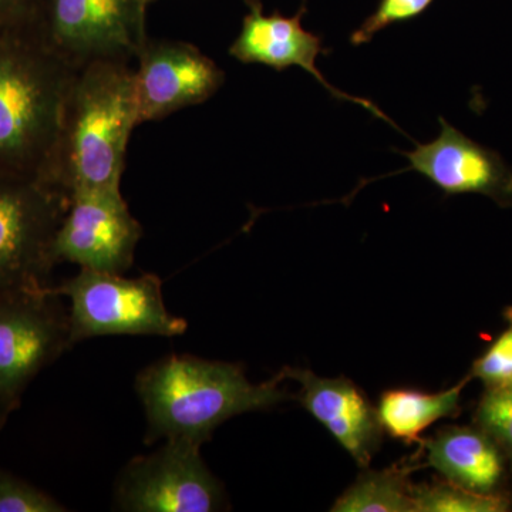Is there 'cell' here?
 <instances>
[{"mask_svg":"<svg viewBox=\"0 0 512 512\" xmlns=\"http://www.w3.org/2000/svg\"><path fill=\"white\" fill-rule=\"evenodd\" d=\"M279 372L252 383L238 363L170 355L138 373L136 392L146 410V443L158 439L202 447L232 417L261 412L292 399Z\"/></svg>","mask_w":512,"mask_h":512,"instance_id":"cell-1","label":"cell"},{"mask_svg":"<svg viewBox=\"0 0 512 512\" xmlns=\"http://www.w3.org/2000/svg\"><path fill=\"white\" fill-rule=\"evenodd\" d=\"M138 126L130 63L77 69L64 103L52 183L69 197L77 191L120 190L128 141Z\"/></svg>","mask_w":512,"mask_h":512,"instance_id":"cell-2","label":"cell"},{"mask_svg":"<svg viewBox=\"0 0 512 512\" xmlns=\"http://www.w3.org/2000/svg\"><path fill=\"white\" fill-rule=\"evenodd\" d=\"M74 73L32 29L0 30V174L52 183Z\"/></svg>","mask_w":512,"mask_h":512,"instance_id":"cell-3","label":"cell"},{"mask_svg":"<svg viewBox=\"0 0 512 512\" xmlns=\"http://www.w3.org/2000/svg\"><path fill=\"white\" fill-rule=\"evenodd\" d=\"M50 292L70 299V338L73 346L100 336H161L187 332L188 323L165 308L163 282L157 275L138 278L80 269L79 274Z\"/></svg>","mask_w":512,"mask_h":512,"instance_id":"cell-4","label":"cell"},{"mask_svg":"<svg viewBox=\"0 0 512 512\" xmlns=\"http://www.w3.org/2000/svg\"><path fill=\"white\" fill-rule=\"evenodd\" d=\"M148 0H43L32 29L74 70L136 59L147 42Z\"/></svg>","mask_w":512,"mask_h":512,"instance_id":"cell-5","label":"cell"},{"mask_svg":"<svg viewBox=\"0 0 512 512\" xmlns=\"http://www.w3.org/2000/svg\"><path fill=\"white\" fill-rule=\"evenodd\" d=\"M70 197L39 178L0 174V292L49 286Z\"/></svg>","mask_w":512,"mask_h":512,"instance_id":"cell-6","label":"cell"},{"mask_svg":"<svg viewBox=\"0 0 512 512\" xmlns=\"http://www.w3.org/2000/svg\"><path fill=\"white\" fill-rule=\"evenodd\" d=\"M114 504L126 512H215L227 508V495L202 460L201 447L167 440L123 468Z\"/></svg>","mask_w":512,"mask_h":512,"instance_id":"cell-7","label":"cell"},{"mask_svg":"<svg viewBox=\"0 0 512 512\" xmlns=\"http://www.w3.org/2000/svg\"><path fill=\"white\" fill-rule=\"evenodd\" d=\"M49 288L0 292V392L18 403L36 376L73 348L69 312Z\"/></svg>","mask_w":512,"mask_h":512,"instance_id":"cell-8","label":"cell"},{"mask_svg":"<svg viewBox=\"0 0 512 512\" xmlns=\"http://www.w3.org/2000/svg\"><path fill=\"white\" fill-rule=\"evenodd\" d=\"M140 222L121 190H86L70 195L69 208L53 242L55 264L124 275L134 264Z\"/></svg>","mask_w":512,"mask_h":512,"instance_id":"cell-9","label":"cell"},{"mask_svg":"<svg viewBox=\"0 0 512 512\" xmlns=\"http://www.w3.org/2000/svg\"><path fill=\"white\" fill-rule=\"evenodd\" d=\"M136 60L134 94L140 124L205 103L225 82L224 70L187 42L147 39Z\"/></svg>","mask_w":512,"mask_h":512,"instance_id":"cell-10","label":"cell"},{"mask_svg":"<svg viewBox=\"0 0 512 512\" xmlns=\"http://www.w3.org/2000/svg\"><path fill=\"white\" fill-rule=\"evenodd\" d=\"M439 121L441 133L436 140L402 153L410 165L400 173L416 171L446 195L480 194L498 207L512 208V165L497 151L464 136L443 117Z\"/></svg>","mask_w":512,"mask_h":512,"instance_id":"cell-11","label":"cell"},{"mask_svg":"<svg viewBox=\"0 0 512 512\" xmlns=\"http://www.w3.org/2000/svg\"><path fill=\"white\" fill-rule=\"evenodd\" d=\"M281 372L286 380H295L301 386L295 399L303 409L329 431L357 466L369 467L382 446L384 431L366 393L343 376L329 379L309 369L289 366Z\"/></svg>","mask_w":512,"mask_h":512,"instance_id":"cell-12","label":"cell"},{"mask_svg":"<svg viewBox=\"0 0 512 512\" xmlns=\"http://www.w3.org/2000/svg\"><path fill=\"white\" fill-rule=\"evenodd\" d=\"M248 6L249 12L242 22L241 33L229 46V56L244 64H264L276 72H284L293 66L301 67L336 99L360 104L379 119L393 124L372 101L340 92L320 74L316 60L320 55H329V50L322 46L320 36L303 29L301 19L305 9L302 8L292 18H285L279 13L265 15L259 0H248Z\"/></svg>","mask_w":512,"mask_h":512,"instance_id":"cell-13","label":"cell"},{"mask_svg":"<svg viewBox=\"0 0 512 512\" xmlns=\"http://www.w3.org/2000/svg\"><path fill=\"white\" fill-rule=\"evenodd\" d=\"M427 466L448 483L480 494H504L511 466L503 448L474 426H447L421 441Z\"/></svg>","mask_w":512,"mask_h":512,"instance_id":"cell-14","label":"cell"},{"mask_svg":"<svg viewBox=\"0 0 512 512\" xmlns=\"http://www.w3.org/2000/svg\"><path fill=\"white\" fill-rule=\"evenodd\" d=\"M471 380L473 377L468 373L454 386L436 393L386 390L376 407L384 434L407 444L421 443L424 431L437 421L460 414L461 396Z\"/></svg>","mask_w":512,"mask_h":512,"instance_id":"cell-15","label":"cell"},{"mask_svg":"<svg viewBox=\"0 0 512 512\" xmlns=\"http://www.w3.org/2000/svg\"><path fill=\"white\" fill-rule=\"evenodd\" d=\"M413 466H392L372 471L363 468L355 483L343 491L332 512H416L410 474Z\"/></svg>","mask_w":512,"mask_h":512,"instance_id":"cell-16","label":"cell"},{"mask_svg":"<svg viewBox=\"0 0 512 512\" xmlns=\"http://www.w3.org/2000/svg\"><path fill=\"white\" fill-rule=\"evenodd\" d=\"M416 512H507L511 498L507 494H480L446 480L413 485Z\"/></svg>","mask_w":512,"mask_h":512,"instance_id":"cell-17","label":"cell"},{"mask_svg":"<svg viewBox=\"0 0 512 512\" xmlns=\"http://www.w3.org/2000/svg\"><path fill=\"white\" fill-rule=\"evenodd\" d=\"M505 329L478 357L470 369L473 379L483 382L485 390L512 386V306L504 311Z\"/></svg>","mask_w":512,"mask_h":512,"instance_id":"cell-18","label":"cell"},{"mask_svg":"<svg viewBox=\"0 0 512 512\" xmlns=\"http://www.w3.org/2000/svg\"><path fill=\"white\" fill-rule=\"evenodd\" d=\"M474 424L500 444L512 470V386L485 390L474 413Z\"/></svg>","mask_w":512,"mask_h":512,"instance_id":"cell-19","label":"cell"},{"mask_svg":"<svg viewBox=\"0 0 512 512\" xmlns=\"http://www.w3.org/2000/svg\"><path fill=\"white\" fill-rule=\"evenodd\" d=\"M46 491L0 467V512H66Z\"/></svg>","mask_w":512,"mask_h":512,"instance_id":"cell-20","label":"cell"},{"mask_svg":"<svg viewBox=\"0 0 512 512\" xmlns=\"http://www.w3.org/2000/svg\"><path fill=\"white\" fill-rule=\"evenodd\" d=\"M433 0H382L379 8L370 18H367L353 35L350 36L352 45H366L380 30L396 22H404L421 15Z\"/></svg>","mask_w":512,"mask_h":512,"instance_id":"cell-21","label":"cell"},{"mask_svg":"<svg viewBox=\"0 0 512 512\" xmlns=\"http://www.w3.org/2000/svg\"><path fill=\"white\" fill-rule=\"evenodd\" d=\"M42 5L43 0H0V30L32 28Z\"/></svg>","mask_w":512,"mask_h":512,"instance_id":"cell-22","label":"cell"},{"mask_svg":"<svg viewBox=\"0 0 512 512\" xmlns=\"http://www.w3.org/2000/svg\"><path fill=\"white\" fill-rule=\"evenodd\" d=\"M20 403L10 399L5 393L0 392V430L8 423L10 414L18 410Z\"/></svg>","mask_w":512,"mask_h":512,"instance_id":"cell-23","label":"cell"},{"mask_svg":"<svg viewBox=\"0 0 512 512\" xmlns=\"http://www.w3.org/2000/svg\"><path fill=\"white\" fill-rule=\"evenodd\" d=\"M148 2H150V0H148Z\"/></svg>","mask_w":512,"mask_h":512,"instance_id":"cell-24","label":"cell"},{"mask_svg":"<svg viewBox=\"0 0 512 512\" xmlns=\"http://www.w3.org/2000/svg\"><path fill=\"white\" fill-rule=\"evenodd\" d=\"M150 2H151V0H150Z\"/></svg>","mask_w":512,"mask_h":512,"instance_id":"cell-25","label":"cell"}]
</instances>
